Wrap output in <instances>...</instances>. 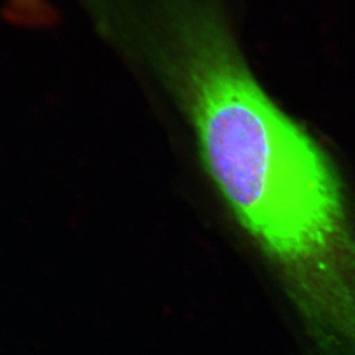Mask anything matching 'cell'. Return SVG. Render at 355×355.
<instances>
[{
  "mask_svg": "<svg viewBox=\"0 0 355 355\" xmlns=\"http://www.w3.org/2000/svg\"><path fill=\"white\" fill-rule=\"evenodd\" d=\"M171 27V74L222 200L285 263L324 258L345 225L328 155L263 90L218 17L190 8Z\"/></svg>",
  "mask_w": 355,
  "mask_h": 355,
  "instance_id": "6da1fadb",
  "label": "cell"
},
{
  "mask_svg": "<svg viewBox=\"0 0 355 355\" xmlns=\"http://www.w3.org/2000/svg\"><path fill=\"white\" fill-rule=\"evenodd\" d=\"M3 17L21 27H46L57 14L47 0H3Z\"/></svg>",
  "mask_w": 355,
  "mask_h": 355,
  "instance_id": "7a4b0ae2",
  "label": "cell"
}]
</instances>
